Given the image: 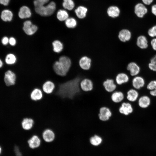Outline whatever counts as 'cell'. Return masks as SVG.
I'll use <instances>...</instances> for the list:
<instances>
[{"mask_svg": "<svg viewBox=\"0 0 156 156\" xmlns=\"http://www.w3.org/2000/svg\"><path fill=\"white\" fill-rule=\"evenodd\" d=\"M126 70L129 72L130 75L132 76L138 75L140 71V68L135 62H129L126 66Z\"/></svg>", "mask_w": 156, "mask_h": 156, "instance_id": "9c48e42d", "label": "cell"}, {"mask_svg": "<svg viewBox=\"0 0 156 156\" xmlns=\"http://www.w3.org/2000/svg\"><path fill=\"white\" fill-rule=\"evenodd\" d=\"M9 43L11 46H14L16 44V41L14 37H11L9 39Z\"/></svg>", "mask_w": 156, "mask_h": 156, "instance_id": "ab89813d", "label": "cell"}, {"mask_svg": "<svg viewBox=\"0 0 156 156\" xmlns=\"http://www.w3.org/2000/svg\"><path fill=\"white\" fill-rule=\"evenodd\" d=\"M112 115V112L109 107L103 106L100 108L98 117L101 120L106 121L109 120Z\"/></svg>", "mask_w": 156, "mask_h": 156, "instance_id": "8992f818", "label": "cell"}, {"mask_svg": "<svg viewBox=\"0 0 156 156\" xmlns=\"http://www.w3.org/2000/svg\"><path fill=\"white\" fill-rule=\"evenodd\" d=\"M134 13L136 16L140 18H143L147 13L148 9L143 3H137L134 7Z\"/></svg>", "mask_w": 156, "mask_h": 156, "instance_id": "5b68a950", "label": "cell"}, {"mask_svg": "<svg viewBox=\"0 0 156 156\" xmlns=\"http://www.w3.org/2000/svg\"><path fill=\"white\" fill-rule=\"evenodd\" d=\"M129 80V77L127 73L121 72L117 74L115 77V81L117 85H121L128 83Z\"/></svg>", "mask_w": 156, "mask_h": 156, "instance_id": "9a60e30c", "label": "cell"}, {"mask_svg": "<svg viewBox=\"0 0 156 156\" xmlns=\"http://www.w3.org/2000/svg\"><path fill=\"white\" fill-rule=\"evenodd\" d=\"M42 136L44 140L47 142L53 141L55 137L54 132L51 129H46L43 131Z\"/></svg>", "mask_w": 156, "mask_h": 156, "instance_id": "ffe728a7", "label": "cell"}, {"mask_svg": "<svg viewBox=\"0 0 156 156\" xmlns=\"http://www.w3.org/2000/svg\"><path fill=\"white\" fill-rule=\"evenodd\" d=\"M49 0H35L34 4L35 7L44 5L48 3Z\"/></svg>", "mask_w": 156, "mask_h": 156, "instance_id": "8d00e7d4", "label": "cell"}, {"mask_svg": "<svg viewBox=\"0 0 156 156\" xmlns=\"http://www.w3.org/2000/svg\"><path fill=\"white\" fill-rule=\"evenodd\" d=\"M151 103L150 98L147 96H143L139 99L138 103L141 108H145L149 106Z\"/></svg>", "mask_w": 156, "mask_h": 156, "instance_id": "f1b7e54d", "label": "cell"}, {"mask_svg": "<svg viewBox=\"0 0 156 156\" xmlns=\"http://www.w3.org/2000/svg\"><path fill=\"white\" fill-rule=\"evenodd\" d=\"M89 141L90 144L92 145L97 146L102 143L103 139L100 135L94 134L90 138Z\"/></svg>", "mask_w": 156, "mask_h": 156, "instance_id": "f546056e", "label": "cell"}, {"mask_svg": "<svg viewBox=\"0 0 156 156\" xmlns=\"http://www.w3.org/2000/svg\"><path fill=\"white\" fill-rule=\"evenodd\" d=\"M52 45L53 51L56 53H61L64 49L63 43L59 40H54L52 42Z\"/></svg>", "mask_w": 156, "mask_h": 156, "instance_id": "cb8c5ba5", "label": "cell"}, {"mask_svg": "<svg viewBox=\"0 0 156 156\" xmlns=\"http://www.w3.org/2000/svg\"><path fill=\"white\" fill-rule=\"evenodd\" d=\"M62 6L63 8L69 10H73L75 6V3L73 0H63Z\"/></svg>", "mask_w": 156, "mask_h": 156, "instance_id": "836d02e7", "label": "cell"}, {"mask_svg": "<svg viewBox=\"0 0 156 156\" xmlns=\"http://www.w3.org/2000/svg\"><path fill=\"white\" fill-rule=\"evenodd\" d=\"M151 12L154 16H156V4L152 5L151 7Z\"/></svg>", "mask_w": 156, "mask_h": 156, "instance_id": "7bdbcfd3", "label": "cell"}, {"mask_svg": "<svg viewBox=\"0 0 156 156\" xmlns=\"http://www.w3.org/2000/svg\"><path fill=\"white\" fill-rule=\"evenodd\" d=\"M68 17L69 14L68 12L64 10H59L57 14V19L61 21H65Z\"/></svg>", "mask_w": 156, "mask_h": 156, "instance_id": "1f68e13d", "label": "cell"}, {"mask_svg": "<svg viewBox=\"0 0 156 156\" xmlns=\"http://www.w3.org/2000/svg\"><path fill=\"white\" fill-rule=\"evenodd\" d=\"M14 151L15 153L16 156H22L17 146H15Z\"/></svg>", "mask_w": 156, "mask_h": 156, "instance_id": "60d3db41", "label": "cell"}, {"mask_svg": "<svg viewBox=\"0 0 156 156\" xmlns=\"http://www.w3.org/2000/svg\"><path fill=\"white\" fill-rule=\"evenodd\" d=\"M150 62L156 64V54L154 55L151 59Z\"/></svg>", "mask_w": 156, "mask_h": 156, "instance_id": "bcb514c9", "label": "cell"}, {"mask_svg": "<svg viewBox=\"0 0 156 156\" xmlns=\"http://www.w3.org/2000/svg\"><path fill=\"white\" fill-rule=\"evenodd\" d=\"M131 84L135 89L138 90L144 87L145 81L142 77L138 75L134 77L132 80Z\"/></svg>", "mask_w": 156, "mask_h": 156, "instance_id": "5bb4252c", "label": "cell"}, {"mask_svg": "<svg viewBox=\"0 0 156 156\" xmlns=\"http://www.w3.org/2000/svg\"><path fill=\"white\" fill-rule=\"evenodd\" d=\"M103 86L105 90L109 93H112L117 88V84L115 80L112 79H107L104 81Z\"/></svg>", "mask_w": 156, "mask_h": 156, "instance_id": "7c38bea8", "label": "cell"}, {"mask_svg": "<svg viewBox=\"0 0 156 156\" xmlns=\"http://www.w3.org/2000/svg\"><path fill=\"white\" fill-rule=\"evenodd\" d=\"M29 147L31 149L38 148L40 145L41 141L39 137L36 135H33L27 141Z\"/></svg>", "mask_w": 156, "mask_h": 156, "instance_id": "d6986e66", "label": "cell"}, {"mask_svg": "<svg viewBox=\"0 0 156 156\" xmlns=\"http://www.w3.org/2000/svg\"><path fill=\"white\" fill-rule=\"evenodd\" d=\"M106 12L108 16L114 18L119 16L120 10L119 8L117 6L111 5L108 8Z\"/></svg>", "mask_w": 156, "mask_h": 156, "instance_id": "2e32d148", "label": "cell"}, {"mask_svg": "<svg viewBox=\"0 0 156 156\" xmlns=\"http://www.w3.org/2000/svg\"><path fill=\"white\" fill-rule=\"evenodd\" d=\"M31 15L30 8L26 6L21 7L18 13L19 17L21 19H24L30 17Z\"/></svg>", "mask_w": 156, "mask_h": 156, "instance_id": "603a6c76", "label": "cell"}, {"mask_svg": "<svg viewBox=\"0 0 156 156\" xmlns=\"http://www.w3.org/2000/svg\"><path fill=\"white\" fill-rule=\"evenodd\" d=\"M34 123V120L33 119L30 118H26L22 120L21 125L24 129L28 130L32 128Z\"/></svg>", "mask_w": 156, "mask_h": 156, "instance_id": "4316f807", "label": "cell"}, {"mask_svg": "<svg viewBox=\"0 0 156 156\" xmlns=\"http://www.w3.org/2000/svg\"><path fill=\"white\" fill-rule=\"evenodd\" d=\"M10 0H0V3L4 6L8 5Z\"/></svg>", "mask_w": 156, "mask_h": 156, "instance_id": "f6af8a7d", "label": "cell"}, {"mask_svg": "<svg viewBox=\"0 0 156 156\" xmlns=\"http://www.w3.org/2000/svg\"><path fill=\"white\" fill-rule=\"evenodd\" d=\"M16 56L12 53L8 54L5 58V62L8 64H15L16 62Z\"/></svg>", "mask_w": 156, "mask_h": 156, "instance_id": "e575fe53", "label": "cell"}, {"mask_svg": "<svg viewBox=\"0 0 156 156\" xmlns=\"http://www.w3.org/2000/svg\"><path fill=\"white\" fill-rule=\"evenodd\" d=\"M136 44L139 48L144 49L148 47V41L146 37L144 35L138 36L136 39Z\"/></svg>", "mask_w": 156, "mask_h": 156, "instance_id": "e0dca14e", "label": "cell"}, {"mask_svg": "<svg viewBox=\"0 0 156 156\" xmlns=\"http://www.w3.org/2000/svg\"><path fill=\"white\" fill-rule=\"evenodd\" d=\"M43 96L42 92L41 90L38 88H34L31 92L30 97L31 99L36 101L41 99Z\"/></svg>", "mask_w": 156, "mask_h": 156, "instance_id": "d4e9b609", "label": "cell"}, {"mask_svg": "<svg viewBox=\"0 0 156 156\" xmlns=\"http://www.w3.org/2000/svg\"><path fill=\"white\" fill-rule=\"evenodd\" d=\"M147 89L150 90L151 95L153 96H156V80L150 81L147 86Z\"/></svg>", "mask_w": 156, "mask_h": 156, "instance_id": "d6a6232c", "label": "cell"}, {"mask_svg": "<svg viewBox=\"0 0 156 156\" xmlns=\"http://www.w3.org/2000/svg\"><path fill=\"white\" fill-rule=\"evenodd\" d=\"M3 62L0 59V68L2 67L3 66Z\"/></svg>", "mask_w": 156, "mask_h": 156, "instance_id": "7dc6e473", "label": "cell"}, {"mask_svg": "<svg viewBox=\"0 0 156 156\" xmlns=\"http://www.w3.org/2000/svg\"><path fill=\"white\" fill-rule=\"evenodd\" d=\"M38 28L29 20L25 21L23 23V30L25 34L28 36L34 35L38 31Z\"/></svg>", "mask_w": 156, "mask_h": 156, "instance_id": "277c9868", "label": "cell"}, {"mask_svg": "<svg viewBox=\"0 0 156 156\" xmlns=\"http://www.w3.org/2000/svg\"><path fill=\"white\" fill-rule=\"evenodd\" d=\"M55 88L54 83L50 80H47L45 81L42 86L43 91L47 94H50L52 93Z\"/></svg>", "mask_w": 156, "mask_h": 156, "instance_id": "ac0fdd59", "label": "cell"}, {"mask_svg": "<svg viewBox=\"0 0 156 156\" xmlns=\"http://www.w3.org/2000/svg\"><path fill=\"white\" fill-rule=\"evenodd\" d=\"M16 79V74L13 72L8 70L5 73L4 80L7 86H9L15 84Z\"/></svg>", "mask_w": 156, "mask_h": 156, "instance_id": "4fadbf2b", "label": "cell"}, {"mask_svg": "<svg viewBox=\"0 0 156 156\" xmlns=\"http://www.w3.org/2000/svg\"><path fill=\"white\" fill-rule=\"evenodd\" d=\"M142 1L145 5H149L151 4L154 0H142Z\"/></svg>", "mask_w": 156, "mask_h": 156, "instance_id": "ee69618b", "label": "cell"}, {"mask_svg": "<svg viewBox=\"0 0 156 156\" xmlns=\"http://www.w3.org/2000/svg\"><path fill=\"white\" fill-rule=\"evenodd\" d=\"M79 64L80 68L83 70H88L91 66L92 60L87 56H83L79 60Z\"/></svg>", "mask_w": 156, "mask_h": 156, "instance_id": "30bf717a", "label": "cell"}, {"mask_svg": "<svg viewBox=\"0 0 156 156\" xmlns=\"http://www.w3.org/2000/svg\"><path fill=\"white\" fill-rule=\"evenodd\" d=\"M150 44L153 49L156 51V38H153L151 40Z\"/></svg>", "mask_w": 156, "mask_h": 156, "instance_id": "74e56055", "label": "cell"}, {"mask_svg": "<svg viewBox=\"0 0 156 156\" xmlns=\"http://www.w3.org/2000/svg\"><path fill=\"white\" fill-rule=\"evenodd\" d=\"M88 10L86 7L83 5H79L75 9L74 12L79 18L83 19L86 17Z\"/></svg>", "mask_w": 156, "mask_h": 156, "instance_id": "44dd1931", "label": "cell"}, {"mask_svg": "<svg viewBox=\"0 0 156 156\" xmlns=\"http://www.w3.org/2000/svg\"><path fill=\"white\" fill-rule=\"evenodd\" d=\"M148 66L151 71L156 72V64L149 62L148 64Z\"/></svg>", "mask_w": 156, "mask_h": 156, "instance_id": "f35d334b", "label": "cell"}, {"mask_svg": "<svg viewBox=\"0 0 156 156\" xmlns=\"http://www.w3.org/2000/svg\"><path fill=\"white\" fill-rule=\"evenodd\" d=\"M65 25L68 29H74L77 25L76 19L73 17H68L65 21Z\"/></svg>", "mask_w": 156, "mask_h": 156, "instance_id": "4dcf8cb0", "label": "cell"}, {"mask_svg": "<svg viewBox=\"0 0 156 156\" xmlns=\"http://www.w3.org/2000/svg\"><path fill=\"white\" fill-rule=\"evenodd\" d=\"M125 96L123 92L120 91H115L113 92L111 95L112 101L115 103L122 102L124 100Z\"/></svg>", "mask_w": 156, "mask_h": 156, "instance_id": "7402d4cb", "label": "cell"}, {"mask_svg": "<svg viewBox=\"0 0 156 156\" xmlns=\"http://www.w3.org/2000/svg\"><path fill=\"white\" fill-rule=\"evenodd\" d=\"M56 8L55 3L53 2H50L46 5L35 7L36 12L40 15L43 16H50L54 13Z\"/></svg>", "mask_w": 156, "mask_h": 156, "instance_id": "3957f363", "label": "cell"}, {"mask_svg": "<svg viewBox=\"0 0 156 156\" xmlns=\"http://www.w3.org/2000/svg\"><path fill=\"white\" fill-rule=\"evenodd\" d=\"M13 17V13L9 10H4L1 12V18L4 21H10L12 20Z\"/></svg>", "mask_w": 156, "mask_h": 156, "instance_id": "83f0119b", "label": "cell"}, {"mask_svg": "<svg viewBox=\"0 0 156 156\" xmlns=\"http://www.w3.org/2000/svg\"><path fill=\"white\" fill-rule=\"evenodd\" d=\"M9 39L7 37H3L1 40L2 44L4 45H7L9 43Z\"/></svg>", "mask_w": 156, "mask_h": 156, "instance_id": "b9f144b4", "label": "cell"}, {"mask_svg": "<svg viewBox=\"0 0 156 156\" xmlns=\"http://www.w3.org/2000/svg\"><path fill=\"white\" fill-rule=\"evenodd\" d=\"M149 36L152 38H156V25L150 28L147 31Z\"/></svg>", "mask_w": 156, "mask_h": 156, "instance_id": "d590c367", "label": "cell"}, {"mask_svg": "<svg viewBox=\"0 0 156 156\" xmlns=\"http://www.w3.org/2000/svg\"><path fill=\"white\" fill-rule=\"evenodd\" d=\"M138 95V93L135 89H130L127 91L126 98L128 101L134 102L137 100Z\"/></svg>", "mask_w": 156, "mask_h": 156, "instance_id": "484cf974", "label": "cell"}, {"mask_svg": "<svg viewBox=\"0 0 156 156\" xmlns=\"http://www.w3.org/2000/svg\"><path fill=\"white\" fill-rule=\"evenodd\" d=\"M83 79L79 75L59 85L56 94L62 99H73L81 91L80 83Z\"/></svg>", "mask_w": 156, "mask_h": 156, "instance_id": "6da1fadb", "label": "cell"}, {"mask_svg": "<svg viewBox=\"0 0 156 156\" xmlns=\"http://www.w3.org/2000/svg\"><path fill=\"white\" fill-rule=\"evenodd\" d=\"M72 66V61L70 58L65 55H62L58 60L55 61L53 65V70L57 75L66 76L70 70Z\"/></svg>", "mask_w": 156, "mask_h": 156, "instance_id": "7a4b0ae2", "label": "cell"}, {"mask_svg": "<svg viewBox=\"0 0 156 156\" xmlns=\"http://www.w3.org/2000/svg\"><path fill=\"white\" fill-rule=\"evenodd\" d=\"M132 35L131 32L129 30L126 28H123L119 31L118 37L121 42L125 43L131 40Z\"/></svg>", "mask_w": 156, "mask_h": 156, "instance_id": "52a82bcc", "label": "cell"}, {"mask_svg": "<svg viewBox=\"0 0 156 156\" xmlns=\"http://www.w3.org/2000/svg\"><path fill=\"white\" fill-rule=\"evenodd\" d=\"M1 151H2L1 148L0 146V155L1 154Z\"/></svg>", "mask_w": 156, "mask_h": 156, "instance_id": "c3c4849f", "label": "cell"}, {"mask_svg": "<svg viewBox=\"0 0 156 156\" xmlns=\"http://www.w3.org/2000/svg\"><path fill=\"white\" fill-rule=\"evenodd\" d=\"M119 111L120 114L128 116L133 112V108L129 102H122L119 108Z\"/></svg>", "mask_w": 156, "mask_h": 156, "instance_id": "ba28073f", "label": "cell"}, {"mask_svg": "<svg viewBox=\"0 0 156 156\" xmlns=\"http://www.w3.org/2000/svg\"><path fill=\"white\" fill-rule=\"evenodd\" d=\"M80 86L82 90L85 92L92 91L94 87L92 81L88 78H85L82 79L80 81Z\"/></svg>", "mask_w": 156, "mask_h": 156, "instance_id": "8fae6325", "label": "cell"}]
</instances>
